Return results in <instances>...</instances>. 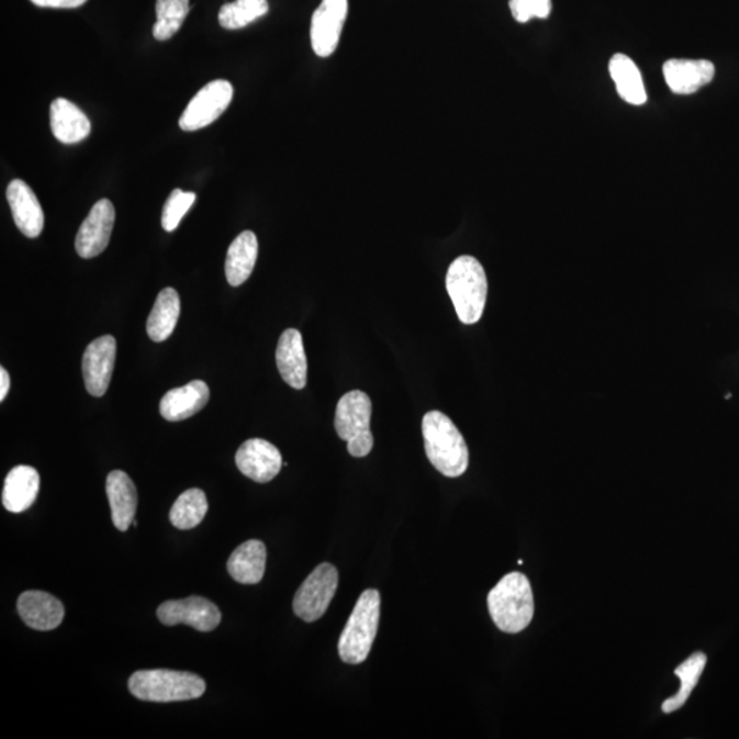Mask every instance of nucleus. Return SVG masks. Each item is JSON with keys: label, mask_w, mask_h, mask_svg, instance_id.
<instances>
[{"label": "nucleus", "mask_w": 739, "mask_h": 739, "mask_svg": "<svg viewBox=\"0 0 739 739\" xmlns=\"http://www.w3.org/2000/svg\"><path fill=\"white\" fill-rule=\"evenodd\" d=\"M277 368L283 381L293 389L307 385V357H305L302 333L287 329L278 341L276 352Z\"/></svg>", "instance_id": "nucleus-17"}, {"label": "nucleus", "mask_w": 739, "mask_h": 739, "mask_svg": "<svg viewBox=\"0 0 739 739\" xmlns=\"http://www.w3.org/2000/svg\"><path fill=\"white\" fill-rule=\"evenodd\" d=\"M236 464L244 475L259 483L273 481L283 466L281 452L262 438L244 443L236 454Z\"/></svg>", "instance_id": "nucleus-13"}, {"label": "nucleus", "mask_w": 739, "mask_h": 739, "mask_svg": "<svg viewBox=\"0 0 739 739\" xmlns=\"http://www.w3.org/2000/svg\"><path fill=\"white\" fill-rule=\"evenodd\" d=\"M10 389V376L4 368H0V402H3L5 396H8Z\"/></svg>", "instance_id": "nucleus-33"}, {"label": "nucleus", "mask_w": 739, "mask_h": 739, "mask_svg": "<svg viewBox=\"0 0 739 739\" xmlns=\"http://www.w3.org/2000/svg\"><path fill=\"white\" fill-rule=\"evenodd\" d=\"M337 586L336 567L329 563L320 564L299 587L293 600L294 614L307 624L321 619L329 608Z\"/></svg>", "instance_id": "nucleus-7"}, {"label": "nucleus", "mask_w": 739, "mask_h": 739, "mask_svg": "<svg viewBox=\"0 0 739 739\" xmlns=\"http://www.w3.org/2000/svg\"><path fill=\"white\" fill-rule=\"evenodd\" d=\"M371 400L362 391L344 394L337 404L335 427L338 437L347 441L348 452L354 458H365L374 447L371 435Z\"/></svg>", "instance_id": "nucleus-6"}, {"label": "nucleus", "mask_w": 739, "mask_h": 739, "mask_svg": "<svg viewBox=\"0 0 739 739\" xmlns=\"http://www.w3.org/2000/svg\"><path fill=\"white\" fill-rule=\"evenodd\" d=\"M157 615L165 626L187 625L203 632L215 630L222 619L220 608L210 600L199 596L165 602Z\"/></svg>", "instance_id": "nucleus-9"}, {"label": "nucleus", "mask_w": 739, "mask_h": 739, "mask_svg": "<svg viewBox=\"0 0 739 739\" xmlns=\"http://www.w3.org/2000/svg\"><path fill=\"white\" fill-rule=\"evenodd\" d=\"M41 475L31 466H16L5 477L2 503L9 513L21 514L36 502Z\"/></svg>", "instance_id": "nucleus-20"}, {"label": "nucleus", "mask_w": 739, "mask_h": 739, "mask_svg": "<svg viewBox=\"0 0 739 739\" xmlns=\"http://www.w3.org/2000/svg\"><path fill=\"white\" fill-rule=\"evenodd\" d=\"M49 121L53 135L60 143L76 144L90 136L91 121L68 99L54 100L49 109Z\"/></svg>", "instance_id": "nucleus-21"}, {"label": "nucleus", "mask_w": 739, "mask_h": 739, "mask_svg": "<svg viewBox=\"0 0 739 739\" xmlns=\"http://www.w3.org/2000/svg\"><path fill=\"white\" fill-rule=\"evenodd\" d=\"M16 609L24 624L38 631L57 629L65 618L64 604L53 594L42 591L22 593Z\"/></svg>", "instance_id": "nucleus-14"}, {"label": "nucleus", "mask_w": 739, "mask_h": 739, "mask_svg": "<svg viewBox=\"0 0 739 739\" xmlns=\"http://www.w3.org/2000/svg\"><path fill=\"white\" fill-rule=\"evenodd\" d=\"M268 551L259 540H249L236 548L227 560L231 576L243 585H257L264 580Z\"/></svg>", "instance_id": "nucleus-22"}, {"label": "nucleus", "mask_w": 739, "mask_h": 739, "mask_svg": "<svg viewBox=\"0 0 739 739\" xmlns=\"http://www.w3.org/2000/svg\"><path fill=\"white\" fill-rule=\"evenodd\" d=\"M37 8L48 9H77L86 4L88 0H31Z\"/></svg>", "instance_id": "nucleus-32"}, {"label": "nucleus", "mask_w": 739, "mask_h": 739, "mask_svg": "<svg viewBox=\"0 0 739 739\" xmlns=\"http://www.w3.org/2000/svg\"><path fill=\"white\" fill-rule=\"evenodd\" d=\"M425 451L437 471L448 478L463 475L469 467V448L457 425L440 411H430L422 421Z\"/></svg>", "instance_id": "nucleus-1"}, {"label": "nucleus", "mask_w": 739, "mask_h": 739, "mask_svg": "<svg viewBox=\"0 0 739 739\" xmlns=\"http://www.w3.org/2000/svg\"><path fill=\"white\" fill-rule=\"evenodd\" d=\"M259 253L258 238L251 231L240 233L227 249L225 271L232 287H240L251 277Z\"/></svg>", "instance_id": "nucleus-23"}, {"label": "nucleus", "mask_w": 739, "mask_h": 739, "mask_svg": "<svg viewBox=\"0 0 739 739\" xmlns=\"http://www.w3.org/2000/svg\"><path fill=\"white\" fill-rule=\"evenodd\" d=\"M180 311L181 302L176 289L165 288L160 291L147 320L148 337L155 343L168 340L179 322Z\"/></svg>", "instance_id": "nucleus-24"}, {"label": "nucleus", "mask_w": 739, "mask_h": 739, "mask_svg": "<svg viewBox=\"0 0 739 739\" xmlns=\"http://www.w3.org/2000/svg\"><path fill=\"white\" fill-rule=\"evenodd\" d=\"M381 596L368 589L359 597L338 641V654L344 663L360 664L369 658L380 625Z\"/></svg>", "instance_id": "nucleus-5"}, {"label": "nucleus", "mask_w": 739, "mask_h": 739, "mask_svg": "<svg viewBox=\"0 0 739 739\" xmlns=\"http://www.w3.org/2000/svg\"><path fill=\"white\" fill-rule=\"evenodd\" d=\"M194 199H197V194L181 191L179 188L170 193L163 211V226L166 232L177 229L181 220L184 219L189 209L192 208Z\"/></svg>", "instance_id": "nucleus-30"}, {"label": "nucleus", "mask_w": 739, "mask_h": 739, "mask_svg": "<svg viewBox=\"0 0 739 739\" xmlns=\"http://www.w3.org/2000/svg\"><path fill=\"white\" fill-rule=\"evenodd\" d=\"M707 660L705 653L697 652L676 667L675 675L680 678L681 688L674 697L667 698L663 705H661L664 714L675 713V710L681 709L686 704L688 697L692 696L694 687L697 686L699 678L703 675Z\"/></svg>", "instance_id": "nucleus-26"}, {"label": "nucleus", "mask_w": 739, "mask_h": 739, "mask_svg": "<svg viewBox=\"0 0 739 739\" xmlns=\"http://www.w3.org/2000/svg\"><path fill=\"white\" fill-rule=\"evenodd\" d=\"M609 74L619 97L627 103L641 105L647 102L646 86L635 60L625 54H615L609 60Z\"/></svg>", "instance_id": "nucleus-25"}, {"label": "nucleus", "mask_w": 739, "mask_h": 739, "mask_svg": "<svg viewBox=\"0 0 739 739\" xmlns=\"http://www.w3.org/2000/svg\"><path fill=\"white\" fill-rule=\"evenodd\" d=\"M132 525L135 526V527H137V522H136V520H133V522H132Z\"/></svg>", "instance_id": "nucleus-34"}, {"label": "nucleus", "mask_w": 739, "mask_h": 739, "mask_svg": "<svg viewBox=\"0 0 739 739\" xmlns=\"http://www.w3.org/2000/svg\"><path fill=\"white\" fill-rule=\"evenodd\" d=\"M210 389L208 383L194 380L187 385L170 389L160 400V415L169 422H180L191 418L208 405Z\"/></svg>", "instance_id": "nucleus-18"}, {"label": "nucleus", "mask_w": 739, "mask_h": 739, "mask_svg": "<svg viewBox=\"0 0 739 739\" xmlns=\"http://www.w3.org/2000/svg\"><path fill=\"white\" fill-rule=\"evenodd\" d=\"M268 0H236L222 5L219 14L220 25L225 30H242L269 13Z\"/></svg>", "instance_id": "nucleus-28"}, {"label": "nucleus", "mask_w": 739, "mask_h": 739, "mask_svg": "<svg viewBox=\"0 0 739 739\" xmlns=\"http://www.w3.org/2000/svg\"><path fill=\"white\" fill-rule=\"evenodd\" d=\"M8 202L14 224L22 235L36 238L42 235L44 214L41 202L32 188L22 180H13L8 187Z\"/></svg>", "instance_id": "nucleus-15"}, {"label": "nucleus", "mask_w": 739, "mask_h": 739, "mask_svg": "<svg viewBox=\"0 0 739 739\" xmlns=\"http://www.w3.org/2000/svg\"><path fill=\"white\" fill-rule=\"evenodd\" d=\"M115 222V209L109 199L99 200L82 222L76 237V251L82 259H91L108 248Z\"/></svg>", "instance_id": "nucleus-11"}, {"label": "nucleus", "mask_w": 739, "mask_h": 739, "mask_svg": "<svg viewBox=\"0 0 739 739\" xmlns=\"http://www.w3.org/2000/svg\"><path fill=\"white\" fill-rule=\"evenodd\" d=\"M116 341L113 336H102L87 347L82 357V376L88 393L102 398L113 377Z\"/></svg>", "instance_id": "nucleus-12"}, {"label": "nucleus", "mask_w": 739, "mask_h": 739, "mask_svg": "<svg viewBox=\"0 0 739 739\" xmlns=\"http://www.w3.org/2000/svg\"><path fill=\"white\" fill-rule=\"evenodd\" d=\"M667 86L678 94H691L708 86L715 65L707 59H670L663 66Z\"/></svg>", "instance_id": "nucleus-16"}, {"label": "nucleus", "mask_w": 739, "mask_h": 739, "mask_svg": "<svg viewBox=\"0 0 739 739\" xmlns=\"http://www.w3.org/2000/svg\"><path fill=\"white\" fill-rule=\"evenodd\" d=\"M208 511L209 503L205 493L200 489H188L176 500L169 518L177 529L189 530L202 524Z\"/></svg>", "instance_id": "nucleus-27"}, {"label": "nucleus", "mask_w": 739, "mask_h": 739, "mask_svg": "<svg viewBox=\"0 0 739 739\" xmlns=\"http://www.w3.org/2000/svg\"><path fill=\"white\" fill-rule=\"evenodd\" d=\"M511 13L522 24L531 19H548L551 14V0H510Z\"/></svg>", "instance_id": "nucleus-31"}, {"label": "nucleus", "mask_w": 739, "mask_h": 739, "mask_svg": "<svg viewBox=\"0 0 739 739\" xmlns=\"http://www.w3.org/2000/svg\"><path fill=\"white\" fill-rule=\"evenodd\" d=\"M130 691L142 702H188L203 696L205 682L192 672L143 670L130 678Z\"/></svg>", "instance_id": "nucleus-4"}, {"label": "nucleus", "mask_w": 739, "mask_h": 739, "mask_svg": "<svg viewBox=\"0 0 739 739\" xmlns=\"http://www.w3.org/2000/svg\"><path fill=\"white\" fill-rule=\"evenodd\" d=\"M488 608L497 629L518 635L535 616V597L529 580L522 572H511L489 592Z\"/></svg>", "instance_id": "nucleus-2"}, {"label": "nucleus", "mask_w": 739, "mask_h": 739, "mask_svg": "<svg viewBox=\"0 0 739 739\" xmlns=\"http://www.w3.org/2000/svg\"><path fill=\"white\" fill-rule=\"evenodd\" d=\"M447 289L460 322L477 324L488 298V278L482 265L469 255L455 259L448 269Z\"/></svg>", "instance_id": "nucleus-3"}, {"label": "nucleus", "mask_w": 739, "mask_h": 739, "mask_svg": "<svg viewBox=\"0 0 739 739\" xmlns=\"http://www.w3.org/2000/svg\"><path fill=\"white\" fill-rule=\"evenodd\" d=\"M232 99L233 87L229 81L209 82L188 103L179 122L181 130L194 132L213 124L229 108Z\"/></svg>", "instance_id": "nucleus-8"}, {"label": "nucleus", "mask_w": 739, "mask_h": 739, "mask_svg": "<svg viewBox=\"0 0 739 739\" xmlns=\"http://www.w3.org/2000/svg\"><path fill=\"white\" fill-rule=\"evenodd\" d=\"M191 10L189 0H157V22L153 35L157 41L165 42L181 30Z\"/></svg>", "instance_id": "nucleus-29"}, {"label": "nucleus", "mask_w": 739, "mask_h": 739, "mask_svg": "<svg viewBox=\"0 0 739 739\" xmlns=\"http://www.w3.org/2000/svg\"><path fill=\"white\" fill-rule=\"evenodd\" d=\"M111 518L120 531L130 529L137 510V489L131 477L121 470L111 471L105 482Z\"/></svg>", "instance_id": "nucleus-19"}, {"label": "nucleus", "mask_w": 739, "mask_h": 739, "mask_svg": "<svg viewBox=\"0 0 739 739\" xmlns=\"http://www.w3.org/2000/svg\"><path fill=\"white\" fill-rule=\"evenodd\" d=\"M347 14L348 0H322L311 20V46L318 57L336 52Z\"/></svg>", "instance_id": "nucleus-10"}]
</instances>
